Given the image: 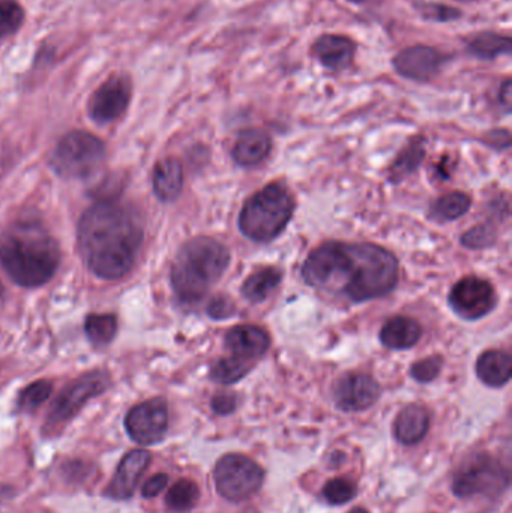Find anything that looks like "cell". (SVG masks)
<instances>
[{"instance_id": "obj_1", "label": "cell", "mask_w": 512, "mask_h": 513, "mask_svg": "<svg viewBox=\"0 0 512 513\" xmlns=\"http://www.w3.org/2000/svg\"><path fill=\"white\" fill-rule=\"evenodd\" d=\"M398 272L394 254L373 243L328 242L313 249L302 266L310 287L352 303L391 293Z\"/></svg>"}, {"instance_id": "obj_2", "label": "cell", "mask_w": 512, "mask_h": 513, "mask_svg": "<svg viewBox=\"0 0 512 513\" xmlns=\"http://www.w3.org/2000/svg\"><path fill=\"white\" fill-rule=\"evenodd\" d=\"M79 246L89 269L103 279H119L136 263L143 243V227L133 210L104 200L83 213Z\"/></svg>"}, {"instance_id": "obj_3", "label": "cell", "mask_w": 512, "mask_h": 513, "mask_svg": "<svg viewBox=\"0 0 512 513\" xmlns=\"http://www.w3.org/2000/svg\"><path fill=\"white\" fill-rule=\"evenodd\" d=\"M0 264L16 284L40 287L58 270L61 248L40 222H17L0 236Z\"/></svg>"}, {"instance_id": "obj_4", "label": "cell", "mask_w": 512, "mask_h": 513, "mask_svg": "<svg viewBox=\"0 0 512 513\" xmlns=\"http://www.w3.org/2000/svg\"><path fill=\"white\" fill-rule=\"evenodd\" d=\"M230 251L208 236L194 237L179 249L172 266V287L181 302L196 303L220 281Z\"/></svg>"}, {"instance_id": "obj_5", "label": "cell", "mask_w": 512, "mask_h": 513, "mask_svg": "<svg viewBox=\"0 0 512 513\" xmlns=\"http://www.w3.org/2000/svg\"><path fill=\"white\" fill-rule=\"evenodd\" d=\"M295 212V198L286 186L269 183L251 195L239 213V230L256 243L277 239Z\"/></svg>"}, {"instance_id": "obj_6", "label": "cell", "mask_w": 512, "mask_h": 513, "mask_svg": "<svg viewBox=\"0 0 512 513\" xmlns=\"http://www.w3.org/2000/svg\"><path fill=\"white\" fill-rule=\"evenodd\" d=\"M509 486V473L499 459L487 453L470 456L455 471L452 492L461 500H496Z\"/></svg>"}, {"instance_id": "obj_7", "label": "cell", "mask_w": 512, "mask_h": 513, "mask_svg": "<svg viewBox=\"0 0 512 513\" xmlns=\"http://www.w3.org/2000/svg\"><path fill=\"white\" fill-rule=\"evenodd\" d=\"M106 158V146L91 132L73 131L65 135L50 159L53 170L64 179L92 176Z\"/></svg>"}, {"instance_id": "obj_8", "label": "cell", "mask_w": 512, "mask_h": 513, "mask_svg": "<svg viewBox=\"0 0 512 513\" xmlns=\"http://www.w3.org/2000/svg\"><path fill=\"white\" fill-rule=\"evenodd\" d=\"M214 480L221 497L239 503L253 497L262 488L265 471L248 456L229 453L218 459Z\"/></svg>"}, {"instance_id": "obj_9", "label": "cell", "mask_w": 512, "mask_h": 513, "mask_svg": "<svg viewBox=\"0 0 512 513\" xmlns=\"http://www.w3.org/2000/svg\"><path fill=\"white\" fill-rule=\"evenodd\" d=\"M109 375L106 372L92 371L68 384L47 414L46 431H56L70 422L92 398L106 392L109 387Z\"/></svg>"}, {"instance_id": "obj_10", "label": "cell", "mask_w": 512, "mask_h": 513, "mask_svg": "<svg viewBox=\"0 0 512 513\" xmlns=\"http://www.w3.org/2000/svg\"><path fill=\"white\" fill-rule=\"evenodd\" d=\"M169 428V407L166 399L152 398L128 411L125 429L131 440L143 446L160 443Z\"/></svg>"}, {"instance_id": "obj_11", "label": "cell", "mask_w": 512, "mask_h": 513, "mask_svg": "<svg viewBox=\"0 0 512 513\" xmlns=\"http://www.w3.org/2000/svg\"><path fill=\"white\" fill-rule=\"evenodd\" d=\"M448 300L455 314L464 320H478L493 311L497 294L487 279L466 276L452 287Z\"/></svg>"}, {"instance_id": "obj_12", "label": "cell", "mask_w": 512, "mask_h": 513, "mask_svg": "<svg viewBox=\"0 0 512 513\" xmlns=\"http://www.w3.org/2000/svg\"><path fill=\"white\" fill-rule=\"evenodd\" d=\"M133 93V84L124 74H116L104 81L89 99V116L97 123L115 122L127 111Z\"/></svg>"}, {"instance_id": "obj_13", "label": "cell", "mask_w": 512, "mask_h": 513, "mask_svg": "<svg viewBox=\"0 0 512 513\" xmlns=\"http://www.w3.org/2000/svg\"><path fill=\"white\" fill-rule=\"evenodd\" d=\"M379 396V383L367 374L343 375L332 387L335 405L347 413L373 407Z\"/></svg>"}, {"instance_id": "obj_14", "label": "cell", "mask_w": 512, "mask_h": 513, "mask_svg": "<svg viewBox=\"0 0 512 513\" xmlns=\"http://www.w3.org/2000/svg\"><path fill=\"white\" fill-rule=\"evenodd\" d=\"M443 56L439 50L427 45L406 48L395 56L394 68L409 80L428 81L439 74Z\"/></svg>"}, {"instance_id": "obj_15", "label": "cell", "mask_w": 512, "mask_h": 513, "mask_svg": "<svg viewBox=\"0 0 512 513\" xmlns=\"http://www.w3.org/2000/svg\"><path fill=\"white\" fill-rule=\"evenodd\" d=\"M151 461L152 456L148 450L136 449L128 452L107 488V495L113 500H128L133 497L137 485H139L143 473L148 470Z\"/></svg>"}, {"instance_id": "obj_16", "label": "cell", "mask_w": 512, "mask_h": 513, "mask_svg": "<svg viewBox=\"0 0 512 513\" xmlns=\"http://www.w3.org/2000/svg\"><path fill=\"white\" fill-rule=\"evenodd\" d=\"M226 347L232 356L254 363L271 347V336L262 327L241 324L227 332Z\"/></svg>"}, {"instance_id": "obj_17", "label": "cell", "mask_w": 512, "mask_h": 513, "mask_svg": "<svg viewBox=\"0 0 512 513\" xmlns=\"http://www.w3.org/2000/svg\"><path fill=\"white\" fill-rule=\"evenodd\" d=\"M313 51L326 68L341 71L352 63L356 45L346 36L323 35L314 42Z\"/></svg>"}, {"instance_id": "obj_18", "label": "cell", "mask_w": 512, "mask_h": 513, "mask_svg": "<svg viewBox=\"0 0 512 513\" xmlns=\"http://www.w3.org/2000/svg\"><path fill=\"white\" fill-rule=\"evenodd\" d=\"M430 428V414L419 404H410L398 413L394 423V435L401 444L413 446L424 440Z\"/></svg>"}, {"instance_id": "obj_19", "label": "cell", "mask_w": 512, "mask_h": 513, "mask_svg": "<svg viewBox=\"0 0 512 513\" xmlns=\"http://www.w3.org/2000/svg\"><path fill=\"white\" fill-rule=\"evenodd\" d=\"M271 152V137L262 129H245L233 147L232 156L236 164L251 167L259 164Z\"/></svg>"}, {"instance_id": "obj_20", "label": "cell", "mask_w": 512, "mask_h": 513, "mask_svg": "<svg viewBox=\"0 0 512 513\" xmlns=\"http://www.w3.org/2000/svg\"><path fill=\"white\" fill-rule=\"evenodd\" d=\"M422 336V327L415 318L394 317L383 324L380 330V342L391 350H406L418 344Z\"/></svg>"}, {"instance_id": "obj_21", "label": "cell", "mask_w": 512, "mask_h": 513, "mask_svg": "<svg viewBox=\"0 0 512 513\" xmlns=\"http://www.w3.org/2000/svg\"><path fill=\"white\" fill-rule=\"evenodd\" d=\"M476 375L490 387H502L511 378L512 360L505 351L488 350L479 356L475 366Z\"/></svg>"}, {"instance_id": "obj_22", "label": "cell", "mask_w": 512, "mask_h": 513, "mask_svg": "<svg viewBox=\"0 0 512 513\" xmlns=\"http://www.w3.org/2000/svg\"><path fill=\"white\" fill-rule=\"evenodd\" d=\"M184 188V168L176 158H166L155 165L154 192L161 201L176 200Z\"/></svg>"}, {"instance_id": "obj_23", "label": "cell", "mask_w": 512, "mask_h": 513, "mask_svg": "<svg viewBox=\"0 0 512 513\" xmlns=\"http://www.w3.org/2000/svg\"><path fill=\"white\" fill-rule=\"evenodd\" d=\"M283 272L275 267H265L248 276L242 284V296L251 303L263 302L280 285Z\"/></svg>"}, {"instance_id": "obj_24", "label": "cell", "mask_w": 512, "mask_h": 513, "mask_svg": "<svg viewBox=\"0 0 512 513\" xmlns=\"http://www.w3.org/2000/svg\"><path fill=\"white\" fill-rule=\"evenodd\" d=\"M425 156L424 140L415 138L403 152L395 159L394 165L389 171V180L394 183L401 182L412 174L421 164Z\"/></svg>"}, {"instance_id": "obj_25", "label": "cell", "mask_w": 512, "mask_h": 513, "mask_svg": "<svg viewBox=\"0 0 512 513\" xmlns=\"http://www.w3.org/2000/svg\"><path fill=\"white\" fill-rule=\"evenodd\" d=\"M472 200L464 192L454 191L442 195L431 206V218L437 221H454L469 210Z\"/></svg>"}, {"instance_id": "obj_26", "label": "cell", "mask_w": 512, "mask_h": 513, "mask_svg": "<svg viewBox=\"0 0 512 513\" xmlns=\"http://www.w3.org/2000/svg\"><path fill=\"white\" fill-rule=\"evenodd\" d=\"M512 42L509 36L497 33H481L470 41V53L481 59H496L502 54L511 53Z\"/></svg>"}, {"instance_id": "obj_27", "label": "cell", "mask_w": 512, "mask_h": 513, "mask_svg": "<svg viewBox=\"0 0 512 513\" xmlns=\"http://www.w3.org/2000/svg\"><path fill=\"white\" fill-rule=\"evenodd\" d=\"M253 365V362L239 357H223L212 365L211 378L218 384H235L251 371Z\"/></svg>"}, {"instance_id": "obj_28", "label": "cell", "mask_w": 512, "mask_h": 513, "mask_svg": "<svg viewBox=\"0 0 512 513\" xmlns=\"http://www.w3.org/2000/svg\"><path fill=\"white\" fill-rule=\"evenodd\" d=\"M199 497L197 483L190 479H181L167 492L166 503L175 512H188L196 506Z\"/></svg>"}, {"instance_id": "obj_29", "label": "cell", "mask_w": 512, "mask_h": 513, "mask_svg": "<svg viewBox=\"0 0 512 513\" xmlns=\"http://www.w3.org/2000/svg\"><path fill=\"white\" fill-rule=\"evenodd\" d=\"M85 330L95 345H107L118 333V320L113 314H91L86 318Z\"/></svg>"}, {"instance_id": "obj_30", "label": "cell", "mask_w": 512, "mask_h": 513, "mask_svg": "<svg viewBox=\"0 0 512 513\" xmlns=\"http://www.w3.org/2000/svg\"><path fill=\"white\" fill-rule=\"evenodd\" d=\"M53 392V384L49 380H38L29 384L23 392L20 393L17 408L23 413H32L40 408Z\"/></svg>"}, {"instance_id": "obj_31", "label": "cell", "mask_w": 512, "mask_h": 513, "mask_svg": "<svg viewBox=\"0 0 512 513\" xmlns=\"http://www.w3.org/2000/svg\"><path fill=\"white\" fill-rule=\"evenodd\" d=\"M25 21V9L16 0H0V41L14 35Z\"/></svg>"}, {"instance_id": "obj_32", "label": "cell", "mask_w": 512, "mask_h": 513, "mask_svg": "<svg viewBox=\"0 0 512 513\" xmlns=\"http://www.w3.org/2000/svg\"><path fill=\"white\" fill-rule=\"evenodd\" d=\"M356 483L347 477H335V479L328 480L323 486V497L328 503L340 506V504L347 503L353 500L356 495Z\"/></svg>"}, {"instance_id": "obj_33", "label": "cell", "mask_w": 512, "mask_h": 513, "mask_svg": "<svg viewBox=\"0 0 512 513\" xmlns=\"http://www.w3.org/2000/svg\"><path fill=\"white\" fill-rule=\"evenodd\" d=\"M442 357L434 356L425 357V359L415 362L410 368V375L419 383H430L442 371Z\"/></svg>"}, {"instance_id": "obj_34", "label": "cell", "mask_w": 512, "mask_h": 513, "mask_svg": "<svg viewBox=\"0 0 512 513\" xmlns=\"http://www.w3.org/2000/svg\"><path fill=\"white\" fill-rule=\"evenodd\" d=\"M494 242H496V231L488 227L487 224L476 225V227L470 228L467 233L461 236L463 246L472 249L487 248V246L493 245Z\"/></svg>"}, {"instance_id": "obj_35", "label": "cell", "mask_w": 512, "mask_h": 513, "mask_svg": "<svg viewBox=\"0 0 512 513\" xmlns=\"http://www.w3.org/2000/svg\"><path fill=\"white\" fill-rule=\"evenodd\" d=\"M236 312L235 303L226 296L215 297L211 300L208 305L209 317L215 318V320H224V318H230Z\"/></svg>"}, {"instance_id": "obj_36", "label": "cell", "mask_w": 512, "mask_h": 513, "mask_svg": "<svg viewBox=\"0 0 512 513\" xmlns=\"http://www.w3.org/2000/svg\"><path fill=\"white\" fill-rule=\"evenodd\" d=\"M211 407L214 413L220 414V416L232 414L233 411L236 410V407H238L235 393H217V395L212 398Z\"/></svg>"}, {"instance_id": "obj_37", "label": "cell", "mask_w": 512, "mask_h": 513, "mask_svg": "<svg viewBox=\"0 0 512 513\" xmlns=\"http://www.w3.org/2000/svg\"><path fill=\"white\" fill-rule=\"evenodd\" d=\"M167 483H169V476L164 473L155 474L148 482L143 485L142 494L146 498L157 497L158 494L166 489Z\"/></svg>"}, {"instance_id": "obj_38", "label": "cell", "mask_w": 512, "mask_h": 513, "mask_svg": "<svg viewBox=\"0 0 512 513\" xmlns=\"http://www.w3.org/2000/svg\"><path fill=\"white\" fill-rule=\"evenodd\" d=\"M499 95L500 102L505 105L506 110H509V107H511V81L506 80L503 83Z\"/></svg>"}, {"instance_id": "obj_39", "label": "cell", "mask_w": 512, "mask_h": 513, "mask_svg": "<svg viewBox=\"0 0 512 513\" xmlns=\"http://www.w3.org/2000/svg\"><path fill=\"white\" fill-rule=\"evenodd\" d=\"M349 513H370V512H367V510L362 509V507H356V509L350 510Z\"/></svg>"}, {"instance_id": "obj_40", "label": "cell", "mask_w": 512, "mask_h": 513, "mask_svg": "<svg viewBox=\"0 0 512 513\" xmlns=\"http://www.w3.org/2000/svg\"><path fill=\"white\" fill-rule=\"evenodd\" d=\"M457 2H466V3H469V2H475V0H457Z\"/></svg>"}, {"instance_id": "obj_41", "label": "cell", "mask_w": 512, "mask_h": 513, "mask_svg": "<svg viewBox=\"0 0 512 513\" xmlns=\"http://www.w3.org/2000/svg\"><path fill=\"white\" fill-rule=\"evenodd\" d=\"M352 2H358V3H361V2H367V0H352Z\"/></svg>"}]
</instances>
